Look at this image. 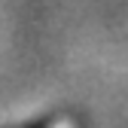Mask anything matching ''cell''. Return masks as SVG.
I'll list each match as a JSON object with an SVG mask.
<instances>
[{"label": "cell", "instance_id": "6da1fadb", "mask_svg": "<svg viewBox=\"0 0 128 128\" xmlns=\"http://www.w3.org/2000/svg\"><path fill=\"white\" fill-rule=\"evenodd\" d=\"M49 128H70L67 122H58V125H49Z\"/></svg>", "mask_w": 128, "mask_h": 128}]
</instances>
